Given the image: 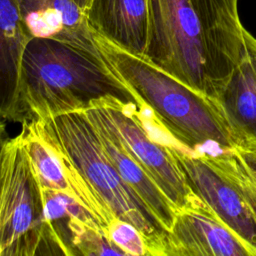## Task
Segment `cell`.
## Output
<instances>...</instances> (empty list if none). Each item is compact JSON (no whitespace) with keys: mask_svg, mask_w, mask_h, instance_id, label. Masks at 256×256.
Wrapping results in <instances>:
<instances>
[{"mask_svg":"<svg viewBox=\"0 0 256 256\" xmlns=\"http://www.w3.org/2000/svg\"><path fill=\"white\" fill-rule=\"evenodd\" d=\"M164 256H253L243 241L201 200L179 210Z\"/></svg>","mask_w":256,"mask_h":256,"instance_id":"9","label":"cell"},{"mask_svg":"<svg viewBox=\"0 0 256 256\" xmlns=\"http://www.w3.org/2000/svg\"><path fill=\"white\" fill-rule=\"evenodd\" d=\"M0 256H1V252H0Z\"/></svg>","mask_w":256,"mask_h":256,"instance_id":"21","label":"cell"},{"mask_svg":"<svg viewBox=\"0 0 256 256\" xmlns=\"http://www.w3.org/2000/svg\"><path fill=\"white\" fill-rule=\"evenodd\" d=\"M88 1H89V0H88ZM87 5H88V4H87Z\"/></svg>","mask_w":256,"mask_h":256,"instance_id":"22","label":"cell"},{"mask_svg":"<svg viewBox=\"0 0 256 256\" xmlns=\"http://www.w3.org/2000/svg\"><path fill=\"white\" fill-rule=\"evenodd\" d=\"M65 224L74 255L125 256L124 252L109 240L104 230L95 222L70 216L65 220Z\"/></svg>","mask_w":256,"mask_h":256,"instance_id":"15","label":"cell"},{"mask_svg":"<svg viewBox=\"0 0 256 256\" xmlns=\"http://www.w3.org/2000/svg\"><path fill=\"white\" fill-rule=\"evenodd\" d=\"M93 125L109 160L119 175L140 196L169 232L178 212L177 208L114 136L101 126Z\"/></svg>","mask_w":256,"mask_h":256,"instance_id":"14","label":"cell"},{"mask_svg":"<svg viewBox=\"0 0 256 256\" xmlns=\"http://www.w3.org/2000/svg\"><path fill=\"white\" fill-rule=\"evenodd\" d=\"M75 2H76V3L79 5V7H80L81 9H83L84 12H85V9H86L87 4H88V0H75Z\"/></svg>","mask_w":256,"mask_h":256,"instance_id":"20","label":"cell"},{"mask_svg":"<svg viewBox=\"0 0 256 256\" xmlns=\"http://www.w3.org/2000/svg\"><path fill=\"white\" fill-rule=\"evenodd\" d=\"M1 256L73 255L46 217L43 189L18 135L0 154Z\"/></svg>","mask_w":256,"mask_h":256,"instance_id":"5","label":"cell"},{"mask_svg":"<svg viewBox=\"0 0 256 256\" xmlns=\"http://www.w3.org/2000/svg\"><path fill=\"white\" fill-rule=\"evenodd\" d=\"M58 148L111 213L144 236L149 256H164L168 231L109 160L99 135L84 111L32 122Z\"/></svg>","mask_w":256,"mask_h":256,"instance_id":"4","label":"cell"},{"mask_svg":"<svg viewBox=\"0 0 256 256\" xmlns=\"http://www.w3.org/2000/svg\"><path fill=\"white\" fill-rule=\"evenodd\" d=\"M17 1L33 38L64 42L105 61L96 42V32L75 0Z\"/></svg>","mask_w":256,"mask_h":256,"instance_id":"10","label":"cell"},{"mask_svg":"<svg viewBox=\"0 0 256 256\" xmlns=\"http://www.w3.org/2000/svg\"><path fill=\"white\" fill-rule=\"evenodd\" d=\"M244 41L246 47V55L256 78V38L249 31L244 29Z\"/></svg>","mask_w":256,"mask_h":256,"instance_id":"18","label":"cell"},{"mask_svg":"<svg viewBox=\"0 0 256 256\" xmlns=\"http://www.w3.org/2000/svg\"><path fill=\"white\" fill-rule=\"evenodd\" d=\"M96 42L109 67L182 147L192 152L207 149L225 152L238 146V141L214 99L98 33Z\"/></svg>","mask_w":256,"mask_h":256,"instance_id":"3","label":"cell"},{"mask_svg":"<svg viewBox=\"0 0 256 256\" xmlns=\"http://www.w3.org/2000/svg\"><path fill=\"white\" fill-rule=\"evenodd\" d=\"M19 136L42 189L67 195L89 212L104 230L115 216L66 156L46 140L32 122L22 123Z\"/></svg>","mask_w":256,"mask_h":256,"instance_id":"8","label":"cell"},{"mask_svg":"<svg viewBox=\"0 0 256 256\" xmlns=\"http://www.w3.org/2000/svg\"><path fill=\"white\" fill-rule=\"evenodd\" d=\"M144 58L214 99L246 56L238 0H149Z\"/></svg>","mask_w":256,"mask_h":256,"instance_id":"1","label":"cell"},{"mask_svg":"<svg viewBox=\"0 0 256 256\" xmlns=\"http://www.w3.org/2000/svg\"><path fill=\"white\" fill-rule=\"evenodd\" d=\"M104 232L109 240L124 252L125 256H149L144 236L129 222L114 217L107 224Z\"/></svg>","mask_w":256,"mask_h":256,"instance_id":"16","label":"cell"},{"mask_svg":"<svg viewBox=\"0 0 256 256\" xmlns=\"http://www.w3.org/2000/svg\"><path fill=\"white\" fill-rule=\"evenodd\" d=\"M9 135L7 132V128H6V124L4 123V121L2 119H0V154L1 151L5 145V143L7 142V140L9 139Z\"/></svg>","mask_w":256,"mask_h":256,"instance_id":"19","label":"cell"},{"mask_svg":"<svg viewBox=\"0 0 256 256\" xmlns=\"http://www.w3.org/2000/svg\"><path fill=\"white\" fill-rule=\"evenodd\" d=\"M84 113L121 143L178 211L198 200L174 154L172 137L143 103L138 106L104 99Z\"/></svg>","mask_w":256,"mask_h":256,"instance_id":"6","label":"cell"},{"mask_svg":"<svg viewBox=\"0 0 256 256\" xmlns=\"http://www.w3.org/2000/svg\"><path fill=\"white\" fill-rule=\"evenodd\" d=\"M31 36L17 0H0V119L17 122L22 58Z\"/></svg>","mask_w":256,"mask_h":256,"instance_id":"12","label":"cell"},{"mask_svg":"<svg viewBox=\"0 0 256 256\" xmlns=\"http://www.w3.org/2000/svg\"><path fill=\"white\" fill-rule=\"evenodd\" d=\"M172 147L192 192L256 256V199L245 186L231 152H192L173 138Z\"/></svg>","mask_w":256,"mask_h":256,"instance_id":"7","label":"cell"},{"mask_svg":"<svg viewBox=\"0 0 256 256\" xmlns=\"http://www.w3.org/2000/svg\"><path fill=\"white\" fill-rule=\"evenodd\" d=\"M230 152L245 186L256 199V142L238 145Z\"/></svg>","mask_w":256,"mask_h":256,"instance_id":"17","label":"cell"},{"mask_svg":"<svg viewBox=\"0 0 256 256\" xmlns=\"http://www.w3.org/2000/svg\"><path fill=\"white\" fill-rule=\"evenodd\" d=\"M85 15L96 33L144 56L150 23L149 0H89Z\"/></svg>","mask_w":256,"mask_h":256,"instance_id":"11","label":"cell"},{"mask_svg":"<svg viewBox=\"0 0 256 256\" xmlns=\"http://www.w3.org/2000/svg\"><path fill=\"white\" fill-rule=\"evenodd\" d=\"M214 100L238 145L256 142V78L247 55Z\"/></svg>","mask_w":256,"mask_h":256,"instance_id":"13","label":"cell"},{"mask_svg":"<svg viewBox=\"0 0 256 256\" xmlns=\"http://www.w3.org/2000/svg\"><path fill=\"white\" fill-rule=\"evenodd\" d=\"M104 99L142 104L106 61L57 40L29 41L21 64L17 123L84 111Z\"/></svg>","mask_w":256,"mask_h":256,"instance_id":"2","label":"cell"}]
</instances>
